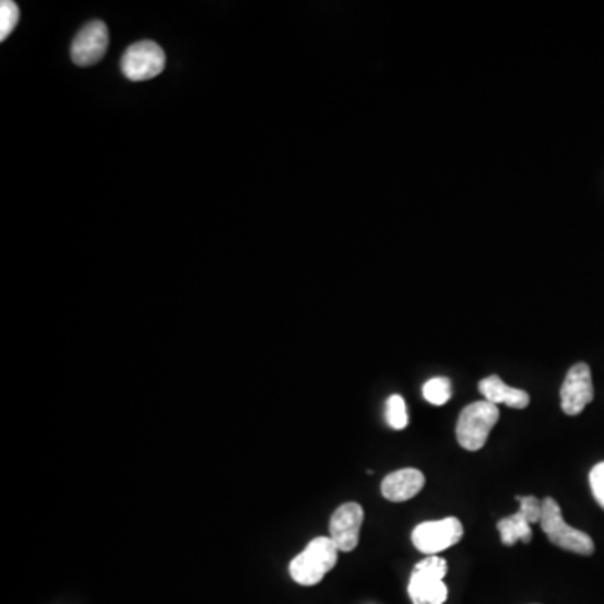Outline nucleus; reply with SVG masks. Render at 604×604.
Listing matches in <instances>:
<instances>
[{
  "mask_svg": "<svg viewBox=\"0 0 604 604\" xmlns=\"http://www.w3.org/2000/svg\"><path fill=\"white\" fill-rule=\"evenodd\" d=\"M336 544L331 537H316L289 565L291 578L300 587H315L336 566Z\"/></svg>",
  "mask_w": 604,
  "mask_h": 604,
  "instance_id": "f257e3e1",
  "label": "nucleus"
},
{
  "mask_svg": "<svg viewBox=\"0 0 604 604\" xmlns=\"http://www.w3.org/2000/svg\"><path fill=\"white\" fill-rule=\"evenodd\" d=\"M499 408L494 403L475 402L465 406L457 422V440L462 449L478 452L484 449L490 431L499 422Z\"/></svg>",
  "mask_w": 604,
  "mask_h": 604,
  "instance_id": "f03ea898",
  "label": "nucleus"
},
{
  "mask_svg": "<svg viewBox=\"0 0 604 604\" xmlns=\"http://www.w3.org/2000/svg\"><path fill=\"white\" fill-rule=\"evenodd\" d=\"M541 528L547 540L554 546L569 550V553L579 554V556H591L594 553V543L587 532L571 528L562 518L561 507L553 497H546L543 500V518H541Z\"/></svg>",
  "mask_w": 604,
  "mask_h": 604,
  "instance_id": "7ed1b4c3",
  "label": "nucleus"
},
{
  "mask_svg": "<svg viewBox=\"0 0 604 604\" xmlns=\"http://www.w3.org/2000/svg\"><path fill=\"white\" fill-rule=\"evenodd\" d=\"M447 575V561L440 556L425 557L413 569L410 578L408 594L413 604H443L449 596L443 578Z\"/></svg>",
  "mask_w": 604,
  "mask_h": 604,
  "instance_id": "20e7f679",
  "label": "nucleus"
},
{
  "mask_svg": "<svg viewBox=\"0 0 604 604\" xmlns=\"http://www.w3.org/2000/svg\"><path fill=\"white\" fill-rule=\"evenodd\" d=\"M462 537L463 525L457 518L422 522L412 532L413 546L427 556H438L441 550L455 546Z\"/></svg>",
  "mask_w": 604,
  "mask_h": 604,
  "instance_id": "39448f33",
  "label": "nucleus"
},
{
  "mask_svg": "<svg viewBox=\"0 0 604 604\" xmlns=\"http://www.w3.org/2000/svg\"><path fill=\"white\" fill-rule=\"evenodd\" d=\"M164 49L153 40H140L125 51L121 71L130 81H146L158 76L165 69Z\"/></svg>",
  "mask_w": 604,
  "mask_h": 604,
  "instance_id": "423d86ee",
  "label": "nucleus"
},
{
  "mask_svg": "<svg viewBox=\"0 0 604 604\" xmlns=\"http://www.w3.org/2000/svg\"><path fill=\"white\" fill-rule=\"evenodd\" d=\"M594 399L593 378L587 363L569 368L561 388L562 412L569 416L579 415Z\"/></svg>",
  "mask_w": 604,
  "mask_h": 604,
  "instance_id": "0eeeda50",
  "label": "nucleus"
},
{
  "mask_svg": "<svg viewBox=\"0 0 604 604\" xmlns=\"http://www.w3.org/2000/svg\"><path fill=\"white\" fill-rule=\"evenodd\" d=\"M363 519H365V512H363V507L356 502L343 504L334 510L330 521V537L336 544L337 549L343 553L356 549Z\"/></svg>",
  "mask_w": 604,
  "mask_h": 604,
  "instance_id": "6e6552de",
  "label": "nucleus"
},
{
  "mask_svg": "<svg viewBox=\"0 0 604 604\" xmlns=\"http://www.w3.org/2000/svg\"><path fill=\"white\" fill-rule=\"evenodd\" d=\"M109 34L105 22L91 21L74 37L71 58L78 66H93L102 61L108 49Z\"/></svg>",
  "mask_w": 604,
  "mask_h": 604,
  "instance_id": "1a4fd4ad",
  "label": "nucleus"
},
{
  "mask_svg": "<svg viewBox=\"0 0 604 604\" xmlns=\"http://www.w3.org/2000/svg\"><path fill=\"white\" fill-rule=\"evenodd\" d=\"M425 487V475L418 469H402L381 482V494L390 502H406Z\"/></svg>",
  "mask_w": 604,
  "mask_h": 604,
  "instance_id": "9d476101",
  "label": "nucleus"
},
{
  "mask_svg": "<svg viewBox=\"0 0 604 604\" xmlns=\"http://www.w3.org/2000/svg\"><path fill=\"white\" fill-rule=\"evenodd\" d=\"M478 391L484 394L487 402L494 403V405H506L509 408L524 410L531 402L528 391L509 387L497 375L484 378L478 383Z\"/></svg>",
  "mask_w": 604,
  "mask_h": 604,
  "instance_id": "9b49d317",
  "label": "nucleus"
},
{
  "mask_svg": "<svg viewBox=\"0 0 604 604\" xmlns=\"http://www.w3.org/2000/svg\"><path fill=\"white\" fill-rule=\"evenodd\" d=\"M497 529H499L500 541H502L504 546H514L518 541L524 544L532 541L531 524L519 510L516 514L500 519L497 522Z\"/></svg>",
  "mask_w": 604,
  "mask_h": 604,
  "instance_id": "f8f14e48",
  "label": "nucleus"
},
{
  "mask_svg": "<svg viewBox=\"0 0 604 604\" xmlns=\"http://www.w3.org/2000/svg\"><path fill=\"white\" fill-rule=\"evenodd\" d=\"M424 396L431 405H446L452 399V381L443 377L431 378L424 384Z\"/></svg>",
  "mask_w": 604,
  "mask_h": 604,
  "instance_id": "ddd939ff",
  "label": "nucleus"
},
{
  "mask_svg": "<svg viewBox=\"0 0 604 604\" xmlns=\"http://www.w3.org/2000/svg\"><path fill=\"white\" fill-rule=\"evenodd\" d=\"M387 422L393 430H405L408 427L406 403L400 394H391L387 402Z\"/></svg>",
  "mask_w": 604,
  "mask_h": 604,
  "instance_id": "4468645a",
  "label": "nucleus"
},
{
  "mask_svg": "<svg viewBox=\"0 0 604 604\" xmlns=\"http://www.w3.org/2000/svg\"><path fill=\"white\" fill-rule=\"evenodd\" d=\"M19 17H21V12L15 2L12 0L0 2V40H5L11 36L12 31L19 24Z\"/></svg>",
  "mask_w": 604,
  "mask_h": 604,
  "instance_id": "2eb2a0df",
  "label": "nucleus"
},
{
  "mask_svg": "<svg viewBox=\"0 0 604 604\" xmlns=\"http://www.w3.org/2000/svg\"><path fill=\"white\" fill-rule=\"evenodd\" d=\"M516 499L519 500V512L528 519L529 524H537L543 518V500L537 499L534 496H518Z\"/></svg>",
  "mask_w": 604,
  "mask_h": 604,
  "instance_id": "dca6fc26",
  "label": "nucleus"
},
{
  "mask_svg": "<svg viewBox=\"0 0 604 604\" xmlns=\"http://www.w3.org/2000/svg\"><path fill=\"white\" fill-rule=\"evenodd\" d=\"M590 485L594 499L600 504L601 509H604V462L594 465L590 474Z\"/></svg>",
  "mask_w": 604,
  "mask_h": 604,
  "instance_id": "f3484780",
  "label": "nucleus"
}]
</instances>
